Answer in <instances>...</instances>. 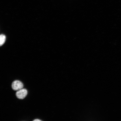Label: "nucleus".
<instances>
[{
  "label": "nucleus",
  "instance_id": "obj_3",
  "mask_svg": "<svg viewBox=\"0 0 121 121\" xmlns=\"http://www.w3.org/2000/svg\"><path fill=\"white\" fill-rule=\"evenodd\" d=\"M6 39V36L4 34H1L0 36V45H3L5 42Z\"/></svg>",
  "mask_w": 121,
  "mask_h": 121
},
{
  "label": "nucleus",
  "instance_id": "obj_4",
  "mask_svg": "<svg viewBox=\"0 0 121 121\" xmlns=\"http://www.w3.org/2000/svg\"><path fill=\"white\" fill-rule=\"evenodd\" d=\"M33 121H42L41 120H39V119H35V120Z\"/></svg>",
  "mask_w": 121,
  "mask_h": 121
},
{
  "label": "nucleus",
  "instance_id": "obj_2",
  "mask_svg": "<svg viewBox=\"0 0 121 121\" xmlns=\"http://www.w3.org/2000/svg\"><path fill=\"white\" fill-rule=\"evenodd\" d=\"M28 91L26 89H22L17 92L16 95L18 98L19 99H23L27 95Z\"/></svg>",
  "mask_w": 121,
  "mask_h": 121
},
{
  "label": "nucleus",
  "instance_id": "obj_1",
  "mask_svg": "<svg viewBox=\"0 0 121 121\" xmlns=\"http://www.w3.org/2000/svg\"><path fill=\"white\" fill-rule=\"evenodd\" d=\"M12 87L13 90L18 91L23 88V85L20 81L16 80L12 83Z\"/></svg>",
  "mask_w": 121,
  "mask_h": 121
}]
</instances>
